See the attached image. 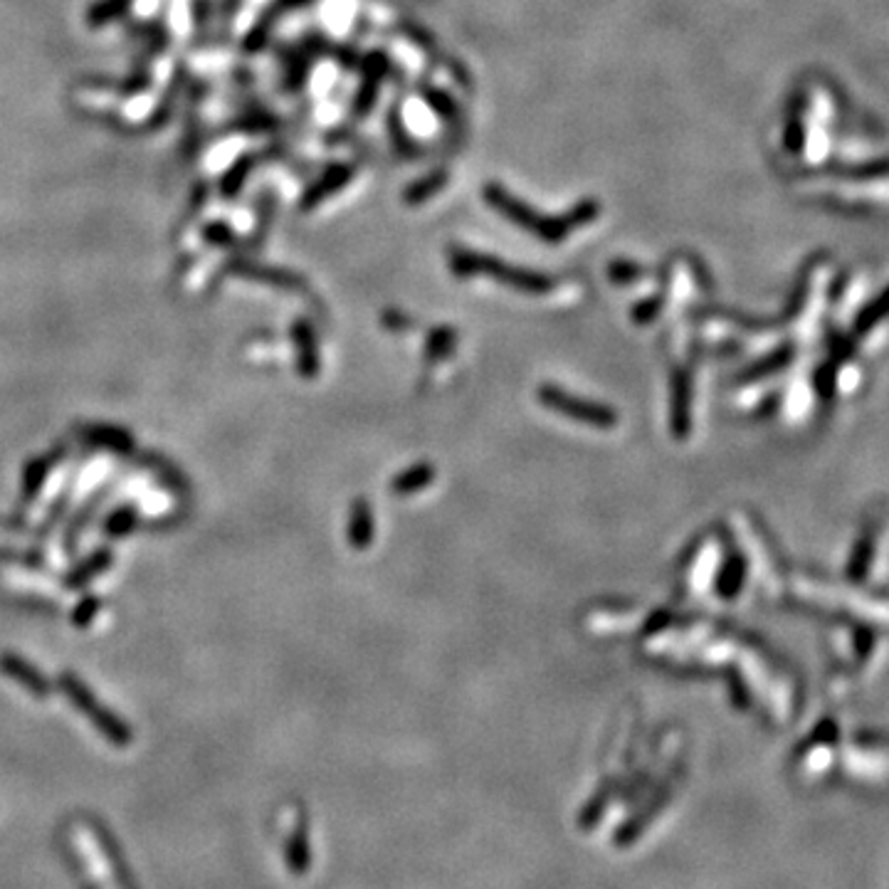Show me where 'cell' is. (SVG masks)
I'll return each mask as SVG.
<instances>
[{"label":"cell","mask_w":889,"mask_h":889,"mask_svg":"<svg viewBox=\"0 0 889 889\" xmlns=\"http://www.w3.org/2000/svg\"><path fill=\"white\" fill-rule=\"evenodd\" d=\"M62 687L67 689V694H70L72 702H75L77 707H82L84 712H87L89 717H92L94 722H97L99 727L104 729V734H109V736H112V739H117V741L126 739L122 724H119L114 717H109V714H104L102 704L94 702V697H92V694H89V689L84 687L82 682H77L75 677L65 675V677H62Z\"/></svg>","instance_id":"6da1fadb"},{"label":"cell","mask_w":889,"mask_h":889,"mask_svg":"<svg viewBox=\"0 0 889 889\" xmlns=\"http://www.w3.org/2000/svg\"><path fill=\"white\" fill-rule=\"evenodd\" d=\"M3 667H5V670H8V675H10V677H15V680L23 682V685L33 689L35 694H45V692H47L45 680H42V677L38 675V672L30 670V667L25 665L23 660H15V657L5 655V657H3Z\"/></svg>","instance_id":"7a4b0ae2"}]
</instances>
